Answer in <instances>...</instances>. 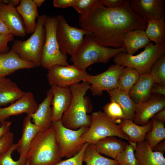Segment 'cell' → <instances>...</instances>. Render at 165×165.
Masks as SVG:
<instances>
[{
	"label": "cell",
	"instance_id": "ac0fdd59",
	"mask_svg": "<svg viewBox=\"0 0 165 165\" xmlns=\"http://www.w3.org/2000/svg\"><path fill=\"white\" fill-rule=\"evenodd\" d=\"M53 94L51 89L46 92V97L38 105L36 111L30 115L34 124L38 127L40 131H44L52 126Z\"/></svg>",
	"mask_w": 165,
	"mask_h": 165
},
{
	"label": "cell",
	"instance_id": "8992f818",
	"mask_svg": "<svg viewBox=\"0 0 165 165\" xmlns=\"http://www.w3.org/2000/svg\"><path fill=\"white\" fill-rule=\"evenodd\" d=\"M144 50L136 55H130L121 52L114 58V62L123 67H129L135 69L140 75L149 73L156 60L165 53V42L154 44L150 42Z\"/></svg>",
	"mask_w": 165,
	"mask_h": 165
},
{
	"label": "cell",
	"instance_id": "4316f807",
	"mask_svg": "<svg viewBox=\"0 0 165 165\" xmlns=\"http://www.w3.org/2000/svg\"><path fill=\"white\" fill-rule=\"evenodd\" d=\"M123 42L126 53L133 55L139 49L145 47L150 42V40L145 30L137 29L127 32L123 38Z\"/></svg>",
	"mask_w": 165,
	"mask_h": 165
},
{
	"label": "cell",
	"instance_id": "7dc6e473",
	"mask_svg": "<svg viewBox=\"0 0 165 165\" xmlns=\"http://www.w3.org/2000/svg\"><path fill=\"white\" fill-rule=\"evenodd\" d=\"M165 123V108L156 114L152 117Z\"/></svg>",
	"mask_w": 165,
	"mask_h": 165
},
{
	"label": "cell",
	"instance_id": "603a6c76",
	"mask_svg": "<svg viewBox=\"0 0 165 165\" xmlns=\"http://www.w3.org/2000/svg\"><path fill=\"white\" fill-rule=\"evenodd\" d=\"M16 9L23 20L26 34L33 33L37 27L39 16L37 7L33 0H21Z\"/></svg>",
	"mask_w": 165,
	"mask_h": 165
},
{
	"label": "cell",
	"instance_id": "5bb4252c",
	"mask_svg": "<svg viewBox=\"0 0 165 165\" xmlns=\"http://www.w3.org/2000/svg\"><path fill=\"white\" fill-rule=\"evenodd\" d=\"M132 10L146 23L165 16L164 0H131Z\"/></svg>",
	"mask_w": 165,
	"mask_h": 165
},
{
	"label": "cell",
	"instance_id": "e0dca14e",
	"mask_svg": "<svg viewBox=\"0 0 165 165\" xmlns=\"http://www.w3.org/2000/svg\"><path fill=\"white\" fill-rule=\"evenodd\" d=\"M53 94L52 103L53 122L61 121L64 114L71 104L72 94L69 87L51 86Z\"/></svg>",
	"mask_w": 165,
	"mask_h": 165
},
{
	"label": "cell",
	"instance_id": "4dcf8cb0",
	"mask_svg": "<svg viewBox=\"0 0 165 165\" xmlns=\"http://www.w3.org/2000/svg\"><path fill=\"white\" fill-rule=\"evenodd\" d=\"M140 75L135 69L124 68L119 79L117 89L129 93L138 79Z\"/></svg>",
	"mask_w": 165,
	"mask_h": 165
},
{
	"label": "cell",
	"instance_id": "4fadbf2b",
	"mask_svg": "<svg viewBox=\"0 0 165 165\" xmlns=\"http://www.w3.org/2000/svg\"><path fill=\"white\" fill-rule=\"evenodd\" d=\"M20 0H6L0 3V15L10 33L14 36L24 37L27 35L22 18L15 6Z\"/></svg>",
	"mask_w": 165,
	"mask_h": 165
},
{
	"label": "cell",
	"instance_id": "816d5d0a",
	"mask_svg": "<svg viewBox=\"0 0 165 165\" xmlns=\"http://www.w3.org/2000/svg\"><path fill=\"white\" fill-rule=\"evenodd\" d=\"M2 77H1L0 76V80H1V78H2Z\"/></svg>",
	"mask_w": 165,
	"mask_h": 165
},
{
	"label": "cell",
	"instance_id": "d4e9b609",
	"mask_svg": "<svg viewBox=\"0 0 165 165\" xmlns=\"http://www.w3.org/2000/svg\"><path fill=\"white\" fill-rule=\"evenodd\" d=\"M127 143L116 136L101 139L94 144L97 151L116 160L118 155L125 149Z\"/></svg>",
	"mask_w": 165,
	"mask_h": 165
},
{
	"label": "cell",
	"instance_id": "8fae6325",
	"mask_svg": "<svg viewBox=\"0 0 165 165\" xmlns=\"http://www.w3.org/2000/svg\"><path fill=\"white\" fill-rule=\"evenodd\" d=\"M47 79L50 85L70 87L86 81L90 75L73 64L67 66L55 65L47 69Z\"/></svg>",
	"mask_w": 165,
	"mask_h": 165
},
{
	"label": "cell",
	"instance_id": "60d3db41",
	"mask_svg": "<svg viewBox=\"0 0 165 165\" xmlns=\"http://www.w3.org/2000/svg\"><path fill=\"white\" fill-rule=\"evenodd\" d=\"M129 0H99L101 4L109 8H114L124 6Z\"/></svg>",
	"mask_w": 165,
	"mask_h": 165
},
{
	"label": "cell",
	"instance_id": "f5cc1de1",
	"mask_svg": "<svg viewBox=\"0 0 165 165\" xmlns=\"http://www.w3.org/2000/svg\"><path fill=\"white\" fill-rule=\"evenodd\" d=\"M1 108V107L0 106V108Z\"/></svg>",
	"mask_w": 165,
	"mask_h": 165
},
{
	"label": "cell",
	"instance_id": "44dd1931",
	"mask_svg": "<svg viewBox=\"0 0 165 165\" xmlns=\"http://www.w3.org/2000/svg\"><path fill=\"white\" fill-rule=\"evenodd\" d=\"M154 83L149 72L140 75L129 92L130 97L136 104L146 102L151 97V89Z\"/></svg>",
	"mask_w": 165,
	"mask_h": 165
},
{
	"label": "cell",
	"instance_id": "ba28073f",
	"mask_svg": "<svg viewBox=\"0 0 165 165\" xmlns=\"http://www.w3.org/2000/svg\"><path fill=\"white\" fill-rule=\"evenodd\" d=\"M61 157L71 158L79 153L86 142L82 135L89 127H82L76 130L67 128L61 121L53 122Z\"/></svg>",
	"mask_w": 165,
	"mask_h": 165
},
{
	"label": "cell",
	"instance_id": "d6a6232c",
	"mask_svg": "<svg viewBox=\"0 0 165 165\" xmlns=\"http://www.w3.org/2000/svg\"><path fill=\"white\" fill-rule=\"evenodd\" d=\"M129 142L124 150L118 155L116 160L119 165H139L134 155L137 143Z\"/></svg>",
	"mask_w": 165,
	"mask_h": 165
},
{
	"label": "cell",
	"instance_id": "cb8c5ba5",
	"mask_svg": "<svg viewBox=\"0 0 165 165\" xmlns=\"http://www.w3.org/2000/svg\"><path fill=\"white\" fill-rule=\"evenodd\" d=\"M118 125L122 132L127 136L129 142L137 143L145 140L146 134L151 130L152 122L151 119L147 124L141 126L132 120L124 119Z\"/></svg>",
	"mask_w": 165,
	"mask_h": 165
},
{
	"label": "cell",
	"instance_id": "e575fe53",
	"mask_svg": "<svg viewBox=\"0 0 165 165\" xmlns=\"http://www.w3.org/2000/svg\"><path fill=\"white\" fill-rule=\"evenodd\" d=\"M110 102L103 107L104 113L108 118L119 124L126 119L123 112L119 104L115 101L110 100Z\"/></svg>",
	"mask_w": 165,
	"mask_h": 165
},
{
	"label": "cell",
	"instance_id": "7bdbcfd3",
	"mask_svg": "<svg viewBox=\"0 0 165 165\" xmlns=\"http://www.w3.org/2000/svg\"><path fill=\"white\" fill-rule=\"evenodd\" d=\"M152 94L165 96V85L155 83L151 89Z\"/></svg>",
	"mask_w": 165,
	"mask_h": 165
},
{
	"label": "cell",
	"instance_id": "f1b7e54d",
	"mask_svg": "<svg viewBox=\"0 0 165 165\" xmlns=\"http://www.w3.org/2000/svg\"><path fill=\"white\" fill-rule=\"evenodd\" d=\"M147 23L145 31L150 41H153L156 44L165 43V18L150 20Z\"/></svg>",
	"mask_w": 165,
	"mask_h": 165
},
{
	"label": "cell",
	"instance_id": "7c38bea8",
	"mask_svg": "<svg viewBox=\"0 0 165 165\" xmlns=\"http://www.w3.org/2000/svg\"><path fill=\"white\" fill-rule=\"evenodd\" d=\"M124 68L118 64L111 65L101 74L90 75L87 81L91 84L90 89L93 95L100 96L104 91L117 89L119 77Z\"/></svg>",
	"mask_w": 165,
	"mask_h": 165
},
{
	"label": "cell",
	"instance_id": "bcb514c9",
	"mask_svg": "<svg viewBox=\"0 0 165 165\" xmlns=\"http://www.w3.org/2000/svg\"><path fill=\"white\" fill-rule=\"evenodd\" d=\"M152 150L164 153L165 151V140H163L158 144L152 149Z\"/></svg>",
	"mask_w": 165,
	"mask_h": 165
},
{
	"label": "cell",
	"instance_id": "3957f363",
	"mask_svg": "<svg viewBox=\"0 0 165 165\" xmlns=\"http://www.w3.org/2000/svg\"><path fill=\"white\" fill-rule=\"evenodd\" d=\"M126 53L125 47L115 48L101 45L96 41L92 33L86 35L79 46L72 56L73 65L83 71L92 64L106 63L118 53Z\"/></svg>",
	"mask_w": 165,
	"mask_h": 165
},
{
	"label": "cell",
	"instance_id": "484cf974",
	"mask_svg": "<svg viewBox=\"0 0 165 165\" xmlns=\"http://www.w3.org/2000/svg\"><path fill=\"white\" fill-rule=\"evenodd\" d=\"M25 92L10 79L2 77L0 81V106L14 102L22 97Z\"/></svg>",
	"mask_w": 165,
	"mask_h": 165
},
{
	"label": "cell",
	"instance_id": "b9f144b4",
	"mask_svg": "<svg viewBox=\"0 0 165 165\" xmlns=\"http://www.w3.org/2000/svg\"><path fill=\"white\" fill-rule=\"evenodd\" d=\"M76 0H54L53 1V6L56 7L66 8L74 6Z\"/></svg>",
	"mask_w": 165,
	"mask_h": 165
},
{
	"label": "cell",
	"instance_id": "30bf717a",
	"mask_svg": "<svg viewBox=\"0 0 165 165\" xmlns=\"http://www.w3.org/2000/svg\"><path fill=\"white\" fill-rule=\"evenodd\" d=\"M57 20L56 37L61 52L71 56L82 42L85 36L90 32L69 25L62 15L56 16Z\"/></svg>",
	"mask_w": 165,
	"mask_h": 165
},
{
	"label": "cell",
	"instance_id": "f907efd6",
	"mask_svg": "<svg viewBox=\"0 0 165 165\" xmlns=\"http://www.w3.org/2000/svg\"><path fill=\"white\" fill-rule=\"evenodd\" d=\"M4 1V0H0V3L3 2Z\"/></svg>",
	"mask_w": 165,
	"mask_h": 165
},
{
	"label": "cell",
	"instance_id": "f546056e",
	"mask_svg": "<svg viewBox=\"0 0 165 165\" xmlns=\"http://www.w3.org/2000/svg\"><path fill=\"white\" fill-rule=\"evenodd\" d=\"M83 162L86 165H119L116 160L102 156L93 144H89L87 147L83 155Z\"/></svg>",
	"mask_w": 165,
	"mask_h": 165
},
{
	"label": "cell",
	"instance_id": "9a60e30c",
	"mask_svg": "<svg viewBox=\"0 0 165 165\" xmlns=\"http://www.w3.org/2000/svg\"><path fill=\"white\" fill-rule=\"evenodd\" d=\"M165 96L152 94L146 102L136 104L133 120L137 125L144 126L148 124L154 116L165 108Z\"/></svg>",
	"mask_w": 165,
	"mask_h": 165
},
{
	"label": "cell",
	"instance_id": "d590c367",
	"mask_svg": "<svg viewBox=\"0 0 165 165\" xmlns=\"http://www.w3.org/2000/svg\"><path fill=\"white\" fill-rule=\"evenodd\" d=\"M16 144L13 143L6 151L0 154V165H26L27 161L19 158L14 160L12 157L13 152L16 150Z\"/></svg>",
	"mask_w": 165,
	"mask_h": 165
},
{
	"label": "cell",
	"instance_id": "d6986e66",
	"mask_svg": "<svg viewBox=\"0 0 165 165\" xmlns=\"http://www.w3.org/2000/svg\"><path fill=\"white\" fill-rule=\"evenodd\" d=\"M33 62L21 59L11 49L5 53H0V76L6 77L15 71L36 67Z\"/></svg>",
	"mask_w": 165,
	"mask_h": 165
},
{
	"label": "cell",
	"instance_id": "ab89813d",
	"mask_svg": "<svg viewBox=\"0 0 165 165\" xmlns=\"http://www.w3.org/2000/svg\"><path fill=\"white\" fill-rule=\"evenodd\" d=\"M12 34L8 35H0V53H5L9 51L8 43L14 39Z\"/></svg>",
	"mask_w": 165,
	"mask_h": 165
},
{
	"label": "cell",
	"instance_id": "ffe728a7",
	"mask_svg": "<svg viewBox=\"0 0 165 165\" xmlns=\"http://www.w3.org/2000/svg\"><path fill=\"white\" fill-rule=\"evenodd\" d=\"M30 115H27L23 123L22 135L16 144V150L20 154L19 158L25 161L30 145L33 139L40 131L39 128L31 121Z\"/></svg>",
	"mask_w": 165,
	"mask_h": 165
},
{
	"label": "cell",
	"instance_id": "c3c4849f",
	"mask_svg": "<svg viewBox=\"0 0 165 165\" xmlns=\"http://www.w3.org/2000/svg\"><path fill=\"white\" fill-rule=\"evenodd\" d=\"M37 7H40L45 1L44 0H33Z\"/></svg>",
	"mask_w": 165,
	"mask_h": 165
},
{
	"label": "cell",
	"instance_id": "f6af8a7d",
	"mask_svg": "<svg viewBox=\"0 0 165 165\" xmlns=\"http://www.w3.org/2000/svg\"><path fill=\"white\" fill-rule=\"evenodd\" d=\"M10 34H11L0 15V35H8Z\"/></svg>",
	"mask_w": 165,
	"mask_h": 165
},
{
	"label": "cell",
	"instance_id": "f35d334b",
	"mask_svg": "<svg viewBox=\"0 0 165 165\" xmlns=\"http://www.w3.org/2000/svg\"><path fill=\"white\" fill-rule=\"evenodd\" d=\"M14 134L9 131L0 139V154L6 151L14 143Z\"/></svg>",
	"mask_w": 165,
	"mask_h": 165
},
{
	"label": "cell",
	"instance_id": "681fc988",
	"mask_svg": "<svg viewBox=\"0 0 165 165\" xmlns=\"http://www.w3.org/2000/svg\"><path fill=\"white\" fill-rule=\"evenodd\" d=\"M26 165H29V162L28 161H27Z\"/></svg>",
	"mask_w": 165,
	"mask_h": 165
},
{
	"label": "cell",
	"instance_id": "2e32d148",
	"mask_svg": "<svg viewBox=\"0 0 165 165\" xmlns=\"http://www.w3.org/2000/svg\"><path fill=\"white\" fill-rule=\"evenodd\" d=\"M38 106L33 94L26 92L22 97L8 106L0 108V122L13 116L24 113L31 115L36 111Z\"/></svg>",
	"mask_w": 165,
	"mask_h": 165
},
{
	"label": "cell",
	"instance_id": "9c48e42d",
	"mask_svg": "<svg viewBox=\"0 0 165 165\" xmlns=\"http://www.w3.org/2000/svg\"><path fill=\"white\" fill-rule=\"evenodd\" d=\"M87 131L82 135L86 143L94 144L100 140L109 136L118 137L128 141L127 136L118 125L101 111L93 112Z\"/></svg>",
	"mask_w": 165,
	"mask_h": 165
},
{
	"label": "cell",
	"instance_id": "1f68e13d",
	"mask_svg": "<svg viewBox=\"0 0 165 165\" xmlns=\"http://www.w3.org/2000/svg\"><path fill=\"white\" fill-rule=\"evenodd\" d=\"M151 130L146 134L147 141L152 150L159 143L165 138V128L163 122L152 118Z\"/></svg>",
	"mask_w": 165,
	"mask_h": 165
},
{
	"label": "cell",
	"instance_id": "7402d4cb",
	"mask_svg": "<svg viewBox=\"0 0 165 165\" xmlns=\"http://www.w3.org/2000/svg\"><path fill=\"white\" fill-rule=\"evenodd\" d=\"M135 151L139 165H165L164 153L152 150L147 141L137 143Z\"/></svg>",
	"mask_w": 165,
	"mask_h": 165
},
{
	"label": "cell",
	"instance_id": "5b68a950",
	"mask_svg": "<svg viewBox=\"0 0 165 165\" xmlns=\"http://www.w3.org/2000/svg\"><path fill=\"white\" fill-rule=\"evenodd\" d=\"M47 16L43 14L37 18L35 31L24 41L16 40L12 49L22 60L33 62L36 67L40 66L42 52L45 38L44 23Z\"/></svg>",
	"mask_w": 165,
	"mask_h": 165
},
{
	"label": "cell",
	"instance_id": "6da1fadb",
	"mask_svg": "<svg viewBox=\"0 0 165 165\" xmlns=\"http://www.w3.org/2000/svg\"><path fill=\"white\" fill-rule=\"evenodd\" d=\"M79 23L82 28L90 32L99 44L109 47H123V38L127 31L145 30L147 23L131 9L129 0L120 7L109 8L99 0L86 13L80 15Z\"/></svg>",
	"mask_w": 165,
	"mask_h": 165
},
{
	"label": "cell",
	"instance_id": "836d02e7",
	"mask_svg": "<svg viewBox=\"0 0 165 165\" xmlns=\"http://www.w3.org/2000/svg\"><path fill=\"white\" fill-rule=\"evenodd\" d=\"M149 72L155 83L165 85V53L154 62Z\"/></svg>",
	"mask_w": 165,
	"mask_h": 165
},
{
	"label": "cell",
	"instance_id": "74e56055",
	"mask_svg": "<svg viewBox=\"0 0 165 165\" xmlns=\"http://www.w3.org/2000/svg\"><path fill=\"white\" fill-rule=\"evenodd\" d=\"M97 1L98 0H76L73 7L82 15L88 12Z\"/></svg>",
	"mask_w": 165,
	"mask_h": 165
},
{
	"label": "cell",
	"instance_id": "7a4b0ae2",
	"mask_svg": "<svg viewBox=\"0 0 165 165\" xmlns=\"http://www.w3.org/2000/svg\"><path fill=\"white\" fill-rule=\"evenodd\" d=\"M90 85L88 82L85 81L70 87L72 94L71 102L61 120L65 127L76 130L82 127L90 126L91 118L88 113L92 111L93 106L89 97L85 95Z\"/></svg>",
	"mask_w": 165,
	"mask_h": 165
},
{
	"label": "cell",
	"instance_id": "277c9868",
	"mask_svg": "<svg viewBox=\"0 0 165 165\" xmlns=\"http://www.w3.org/2000/svg\"><path fill=\"white\" fill-rule=\"evenodd\" d=\"M27 160L29 165H54L62 160L53 126L37 134L31 144Z\"/></svg>",
	"mask_w": 165,
	"mask_h": 165
},
{
	"label": "cell",
	"instance_id": "ee69618b",
	"mask_svg": "<svg viewBox=\"0 0 165 165\" xmlns=\"http://www.w3.org/2000/svg\"><path fill=\"white\" fill-rule=\"evenodd\" d=\"M11 125V122L8 120H5L0 122V139L9 131Z\"/></svg>",
	"mask_w": 165,
	"mask_h": 165
},
{
	"label": "cell",
	"instance_id": "8d00e7d4",
	"mask_svg": "<svg viewBox=\"0 0 165 165\" xmlns=\"http://www.w3.org/2000/svg\"><path fill=\"white\" fill-rule=\"evenodd\" d=\"M89 144L86 143L82 149L74 156L64 160H61L54 165H83L85 151Z\"/></svg>",
	"mask_w": 165,
	"mask_h": 165
},
{
	"label": "cell",
	"instance_id": "52a82bcc",
	"mask_svg": "<svg viewBox=\"0 0 165 165\" xmlns=\"http://www.w3.org/2000/svg\"><path fill=\"white\" fill-rule=\"evenodd\" d=\"M56 16H46L44 23L45 38L40 66L48 69L55 65L67 66L66 55L61 52L56 37Z\"/></svg>",
	"mask_w": 165,
	"mask_h": 165
},
{
	"label": "cell",
	"instance_id": "83f0119b",
	"mask_svg": "<svg viewBox=\"0 0 165 165\" xmlns=\"http://www.w3.org/2000/svg\"><path fill=\"white\" fill-rule=\"evenodd\" d=\"M112 100L120 106L125 115L126 119L133 121L134 119L136 104L130 97L129 93L115 89L108 91Z\"/></svg>",
	"mask_w": 165,
	"mask_h": 165
}]
</instances>
